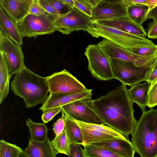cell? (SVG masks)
<instances>
[{"label":"cell","mask_w":157,"mask_h":157,"mask_svg":"<svg viewBox=\"0 0 157 157\" xmlns=\"http://www.w3.org/2000/svg\"><path fill=\"white\" fill-rule=\"evenodd\" d=\"M95 111L104 124L123 135L128 140L137 121L134 115L133 102L127 85L122 84L114 90L93 100Z\"/></svg>","instance_id":"cell-1"},{"label":"cell","mask_w":157,"mask_h":157,"mask_svg":"<svg viewBox=\"0 0 157 157\" xmlns=\"http://www.w3.org/2000/svg\"><path fill=\"white\" fill-rule=\"evenodd\" d=\"M10 89L24 99L25 107L29 108L43 104L49 92L46 77L36 74L25 66L15 74Z\"/></svg>","instance_id":"cell-2"},{"label":"cell","mask_w":157,"mask_h":157,"mask_svg":"<svg viewBox=\"0 0 157 157\" xmlns=\"http://www.w3.org/2000/svg\"><path fill=\"white\" fill-rule=\"evenodd\" d=\"M141 157H157V109L152 107L143 114L132 135L131 142Z\"/></svg>","instance_id":"cell-3"},{"label":"cell","mask_w":157,"mask_h":157,"mask_svg":"<svg viewBox=\"0 0 157 157\" xmlns=\"http://www.w3.org/2000/svg\"><path fill=\"white\" fill-rule=\"evenodd\" d=\"M86 31L93 37L104 38L131 51L134 48L157 45L146 37L133 35L93 21Z\"/></svg>","instance_id":"cell-4"},{"label":"cell","mask_w":157,"mask_h":157,"mask_svg":"<svg viewBox=\"0 0 157 157\" xmlns=\"http://www.w3.org/2000/svg\"><path fill=\"white\" fill-rule=\"evenodd\" d=\"M109 59L113 78L120 81L122 84L131 86L146 81L155 69L156 62L151 65L138 67L131 62Z\"/></svg>","instance_id":"cell-5"},{"label":"cell","mask_w":157,"mask_h":157,"mask_svg":"<svg viewBox=\"0 0 157 157\" xmlns=\"http://www.w3.org/2000/svg\"><path fill=\"white\" fill-rule=\"evenodd\" d=\"M55 19L48 13L39 16L28 14L17 25L23 38H36L40 36L52 34L56 31Z\"/></svg>","instance_id":"cell-6"},{"label":"cell","mask_w":157,"mask_h":157,"mask_svg":"<svg viewBox=\"0 0 157 157\" xmlns=\"http://www.w3.org/2000/svg\"><path fill=\"white\" fill-rule=\"evenodd\" d=\"M84 54L88 60V69L93 77L100 81L113 78L110 59L98 44L89 45Z\"/></svg>","instance_id":"cell-7"},{"label":"cell","mask_w":157,"mask_h":157,"mask_svg":"<svg viewBox=\"0 0 157 157\" xmlns=\"http://www.w3.org/2000/svg\"><path fill=\"white\" fill-rule=\"evenodd\" d=\"M46 78L50 94H73L87 89L66 69L55 72Z\"/></svg>","instance_id":"cell-8"},{"label":"cell","mask_w":157,"mask_h":157,"mask_svg":"<svg viewBox=\"0 0 157 157\" xmlns=\"http://www.w3.org/2000/svg\"><path fill=\"white\" fill-rule=\"evenodd\" d=\"M92 96L77 100L62 106L73 119L87 123L104 124L94 109Z\"/></svg>","instance_id":"cell-9"},{"label":"cell","mask_w":157,"mask_h":157,"mask_svg":"<svg viewBox=\"0 0 157 157\" xmlns=\"http://www.w3.org/2000/svg\"><path fill=\"white\" fill-rule=\"evenodd\" d=\"M92 20L75 7L68 13L59 16L55 19L56 31L68 35L75 31H86Z\"/></svg>","instance_id":"cell-10"},{"label":"cell","mask_w":157,"mask_h":157,"mask_svg":"<svg viewBox=\"0 0 157 157\" xmlns=\"http://www.w3.org/2000/svg\"><path fill=\"white\" fill-rule=\"evenodd\" d=\"M0 51L8 64L10 77L25 66L21 45L15 42L0 31Z\"/></svg>","instance_id":"cell-11"},{"label":"cell","mask_w":157,"mask_h":157,"mask_svg":"<svg viewBox=\"0 0 157 157\" xmlns=\"http://www.w3.org/2000/svg\"><path fill=\"white\" fill-rule=\"evenodd\" d=\"M75 120L81 129L83 138V146L110 139H127L121 133L104 124L87 123Z\"/></svg>","instance_id":"cell-12"},{"label":"cell","mask_w":157,"mask_h":157,"mask_svg":"<svg viewBox=\"0 0 157 157\" xmlns=\"http://www.w3.org/2000/svg\"><path fill=\"white\" fill-rule=\"evenodd\" d=\"M102 48L109 59H115L132 62L139 67L145 65L147 61L146 56L134 53L108 40L104 39L98 44Z\"/></svg>","instance_id":"cell-13"},{"label":"cell","mask_w":157,"mask_h":157,"mask_svg":"<svg viewBox=\"0 0 157 157\" xmlns=\"http://www.w3.org/2000/svg\"><path fill=\"white\" fill-rule=\"evenodd\" d=\"M127 6L121 0L112 2L101 1L92 10V21L117 18L128 15Z\"/></svg>","instance_id":"cell-14"},{"label":"cell","mask_w":157,"mask_h":157,"mask_svg":"<svg viewBox=\"0 0 157 157\" xmlns=\"http://www.w3.org/2000/svg\"><path fill=\"white\" fill-rule=\"evenodd\" d=\"M94 21L99 24L113 27L137 36L146 37L147 36L142 25L133 21L128 15L117 18Z\"/></svg>","instance_id":"cell-15"},{"label":"cell","mask_w":157,"mask_h":157,"mask_svg":"<svg viewBox=\"0 0 157 157\" xmlns=\"http://www.w3.org/2000/svg\"><path fill=\"white\" fill-rule=\"evenodd\" d=\"M92 90L87 89L81 92L70 94L50 93L45 101L39 109L44 112L46 110L62 106L78 100L92 96Z\"/></svg>","instance_id":"cell-16"},{"label":"cell","mask_w":157,"mask_h":157,"mask_svg":"<svg viewBox=\"0 0 157 157\" xmlns=\"http://www.w3.org/2000/svg\"><path fill=\"white\" fill-rule=\"evenodd\" d=\"M32 0H0V6L17 24L28 14Z\"/></svg>","instance_id":"cell-17"},{"label":"cell","mask_w":157,"mask_h":157,"mask_svg":"<svg viewBox=\"0 0 157 157\" xmlns=\"http://www.w3.org/2000/svg\"><path fill=\"white\" fill-rule=\"evenodd\" d=\"M58 153L54 149L48 137L42 141L29 140L27 147L21 156L25 157H56Z\"/></svg>","instance_id":"cell-18"},{"label":"cell","mask_w":157,"mask_h":157,"mask_svg":"<svg viewBox=\"0 0 157 157\" xmlns=\"http://www.w3.org/2000/svg\"><path fill=\"white\" fill-rule=\"evenodd\" d=\"M90 144L105 148L120 155L121 157H133L136 152L131 142L127 139H110Z\"/></svg>","instance_id":"cell-19"},{"label":"cell","mask_w":157,"mask_h":157,"mask_svg":"<svg viewBox=\"0 0 157 157\" xmlns=\"http://www.w3.org/2000/svg\"><path fill=\"white\" fill-rule=\"evenodd\" d=\"M0 31L15 42L20 45H22L23 38L17 24L0 6Z\"/></svg>","instance_id":"cell-20"},{"label":"cell","mask_w":157,"mask_h":157,"mask_svg":"<svg viewBox=\"0 0 157 157\" xmlns=\"http://www.w3.org/2000/svg\"><path fill=\"white\" fill-rule=\"evenodd\" d=\"M151 83L146 81L133 85L128 90L131 100L136 103L141 108L143 113L145 112L147 103L148 92Z\"/></svg>","instance_id":"cell-21"},{"label":"cell","mask_w":157,"mask_h":157,"mask_svg":"<svg viewBox=\"0 0 157 157\" xmlns=\"http://www.w3.org/2000/svg\"><path fill=\"white\" fill-rule=\"evenodd\" d=\"M61 112L64 120V128L69 138L70 144H78L82 145L83 138L79 126L75 120L70 117L62 108Z\"/></svg>","instance_id":"cell-22"},{"label":"cell","mask_w":157,"mask_h":157,"mask_svg":"<svg viewBox=\"0 0 157 157\" xmlns=\"http://www.w3.org/2000/svg\"><path fill=\"white\" fill-rule=\"evenodd\" d=\"M8 64L3 53L0 51V104L8 94L10 79Z\"/></svg>","instance_id":"cell-23"},{"label":"cell","mask_w":157,"mask_h":157,"mask_svg":"<svg viewBox=\"0 0 157 157\" xmlns=\"http://www.w3.org/2000/svg\"><path fill=\"white\" fill-rule=\"evenodd\" d=\"M149 7L147 4H135L127 8L128 15L133 21L140 25L147 20Z\"/></svg>","instance_id":"cell-24"},{"label":"cell","mask_w":157,"mask_h":157,"mask_svg":"<svg viewBox=\"0 0 157 157\" xmlns=\"http://www.w3.org/2000/svg\"><path fill=\"white\" fill-rule=\"evenodd\" d=\"M26 125L29 129L32 140L42 141L48 137V129L44 123L34 122L29 118L26 121Z\"/></svg>","instance_id":"cell-25"},{"label":"cell","mask_w":157,"mask_h":157,"mask_svg":"<svg viewBox=\"0 0 157 157\" xmlns=\"http://www.w3.org/2000/svg\"><path fill=\"white\" fill-rule=\"evenodd\" d=\"M84 157H121V156L105 148L93 145L86 144L83 146Z\"/></svg>","instance_id":"cell-26"},{"label":"cell","mask_w":157,"mask_h":157,"mask_svg":"<svg viewBox=\"0 0 157 157\" xmlns=\"http://www.w3.org/2000/svg\"><path fill=\"white\" fill-rule=\"evenodd\" d=\"M51 142L54 149L58 153L63 154L68 157L70 144L65 128L60 134L55 136Z\"/></svg>","instance_id":"cell-27"},{"label":"cell","mask_w":157,"mask_h":157,"mask_svg":"<svg viewBox=\"0 0 157 157\" xmlns=\"http://www.w3.org/2000/svg\"><path fill=\"white\" fill-rule=\"evenodd\" d=\"M23 150L16 144L8 143L3 139L0 141V157H19Z\"/></svg>","instance_id":"cell-28"},{"label":"cell","mask_w":157,"mask_h":157,"mask_svg":"<svg viewBox=\"0 0 157 157\" xmlns=\"http://www.w3.org/2000/svg\"><path fill=\"white\" fill-rule=\"evenodd\" d=\"M157 105V79L151 83L149 87L147 106L153 108Z\"/></svg>","instance_id":"cell-29"},{"label":"cell","mask_w":157,"mask_h":157,"mask_svg":"<svg viewBox=\"0 0 157 157\" xmlns=\"http://www.w3.org/2000/svg\"><path fill=\"white\" fill-rule=\"evenodd\" d=\"M60 15L69 13L73 8L62 2L60 0H46Z\"/></svg>","instance_id":"cell-30"},{"label":"cell","mask_w":157,"mask_h":157,"mask_svg":"<svg viewBox=\"0 0 157 157\" xmlns=\"http://www.w3.org/2000/svg\"><path fill=\"white\" fill-rule=\"evenodd\" d=\"M131 51L134 54L140 56H150L157 52V45L155 46L134 48Z\"/></svg>","instance_id":"cell-31"},{"label":"cell","mask_w":157,"mask_h":157,"mask_svg":"<svg viewBox=\"0 0 157 157\" xmlns=\"http://www.w3.org/2000/svg\"><path fill=\"white\" fill-rule=\"evenodd\" d=\"M47 13L40 5L39 0H32L28 14L39 16Z\"/></svg>","instance_id":"cell-32"},{"label":"cell","mask_w":157,"mask_h":157,"mask_svg":"<svg viewBox=\"0 0 157 157\" xmlns=\"http://www.w3.org/2000/svg\"><path fill=\"white\" fill-rule=\"evenodd\" d=\"M62 109V106H59L44 111L41 117L43 122L48 123L57 114L61 111Z\"/></svg>","instance_id":"cell-33"},{"label":"cell","mask_w":157,"mask_h":157,"mask_svg":"<svg viewBox=\"0 0 157 157\" xmlns=\"http://www.w3.org/2000/svg\"><path fill=\"white\" fill-rule=\"evenodd\" d=\"M81 144H72L70 145L69 157H84L83 149Z\"/></svg>","instance_id":"cell-34"},{"label":"cell","mask_w":157,"mask_h":157,"mask_svg":"<svg viewBox=\"0 0 157 157\" xmlns=\"http://www.w3.org/2000/svg\"><path fill=\"white\" fill-rule=\"evenodd\" d=\"M40 3L44 9L52 15L55 19L60 15L46 0H39Z\"/></svg>","instance_id":"cell-35"},{"label":"cell","mask_w":157,"mask_h":157,"mask_svg":"<svg viewBox=\"0 0 157 157\" xmlns=\"http://www.w3.org/2000/svg\"><path fill=\"white\" fill-rule=\"evenodd\" d=\"M65 127V121L63 116L59 119L53 125V130L56 136H58L63 130Z\"/></svg>","instance_id":"cell-36"},{"label":"cell","mask_w":157,"mask_h":157,"mask_svg":"<svg viewBox=\"0 0 157 157\" xmlns=\"http://www.w3.org/2000/svg\"><path fill=\"white\" fill-rule=\"evenodd\" d=\"M73 1L75 7L90 18H91L92 17V11L91 9L77 0H73Z\"/></svg>","instance_id":"cell-37"},{"label":"cell","mask_w":157,"mask_h":157,"mask_svg":"<svg viewBox=\"0 0 157 157\" xmlns=\"http://www.w3.org/2000/svg\"><path fill=\"white\" fill-rule=\"evenodd\" d=\"M147 27L148 37L151 39H157V21L149 23Z\"/></svg>","instance_id":"cell-38"},{"label":"cell","mask_w":157,"mask_h":157,"mask_svg":"<svg viewBox=\"0 0 157 157\" xmlns=\"http://www.w3.org/2000/svg\"><path fill=\"white\" fill-rule=\"evenodd\" d=\"M92 10L101 1V0H77Z\"/></svg>","instance_id":"cell-39"},{"label":"cell","mask_w":157,"mask_h":157,"mask_svg":"<svg viewBox=\"0 0 157 157\" xmlns=\"http://www.w3.org/2000/svg\"><path fill=\"white\" fill-rule=\"evenodd\" d=\"M128 7L130 6L135 4H146L147 0H122Z\"/></svg>","instance_id":"cell-40"},{"label":"cell","mask_w":157,"mask_h":157,"mask_svg":"<svg viewBox=\"0 0 157 157\" xmlns=\"http://www.w3.org/2000/svg\"><path fill=\"white\" fill-rule=\"evenodd\" d=\"M153 19V21H157V6L149 11L147 19Z\"/></svg>","instance_id":"cell-41"},{"label":"cell","mask_w":157,"mask_h":157,"mask_svg":"<svg viewBox=\"0 0 157 157\" xmlns=\"http://www.w3.org/2000/svg\"><path fill=\"white\" fill-rule=\"evenodd\" d=\"M157 79V68L154 69L146 81L152 83Z\"/></svg>","instance_id":"cell-42"},{"label":"cell","mask_w":157,"mask_h":157,"mask_svg":"<svg viewBox=\"0 0 157 157\" xmlns=\"http://www.w3.org/2000/svg\"><path fill=\"white\" fill-rule=\"evenodd\" d=\"M146 4L149 6V11L157 6V0H147Z\"/></svg>","instance_id":"cell-43"},{"label":"cell","mask_w":157,"mask_h":157,"mask_svg":"<svg viewBox=\"0 0 157 157\" xmlns=\"http://www.w3.org/2000/svg\"><path fill=\"white\" fill-rule=\"evenodd\" d=\"M64 3L72 7H74V3L73 0H60Z\"/></svg>","instance_id":"cell-44"},{"label":"cell","mask_w":157,"mask_h":157,"mask_svg":"<svg viewBox=\"0 0 157 157\" xmlns=\"http://www.w3.org/2000/svg\"><path fill=\"white\" fill-rule=\"evenodd\" d=\"M122 0H101V1L103 2H116L121 1Z\"/></svg>","instance_id":"cell-45"},{"label":"cell","mask_w":157,"mask_h":157,"mask_svg":"<svg viewBox=\"0 0 157 157\" xmlns=\"http://www.w3.org/2000/svg\"><path fill=\"white\" fill-rule=\"evenodd\" d=\"M157 68V60H156V64L155 65V68Z\"/></svg>","instance_id":"cell-46"}]
</instances>
